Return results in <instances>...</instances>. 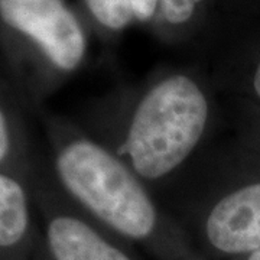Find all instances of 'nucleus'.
Instances as JSON below:
<instances>
[{
	"label": "nucleus",
	"mask_w": 260,
	"mask_h": 260,
	"mask_svg": "<svg viewBox=\"0 0 260 260\" xmlns=\"http://www.w3.org/2000/svg\"><path fill=\"white\" fill-rule=\"evenodd\" d=\"M52 175L67 194L155 260H208L152 188L102 142L59 120L49 124Z\"/></svg>",
	"instance_id": "nucleus-1"
},
{
	"label": "nucleus",
	"mask_w": 260,
	"mask_h": 260,
	"mask_svg": "<svg viewBox=\"0 0 260 260\" xmlns=\"http://www.w3.org/2000/svg\"><path fill=\"white\" fill-rule=\"evenodd\" d=\"M109 116L107 129L95 139L152 188L174 177L201 148L213 126L214 97L201 80L172 73L121 94Z\"/></svg>",
	"instance_id": "nucleus-2"
},
{
	"label": "nucleus",
	"mask_w": 260,
	"mask_h": 260,
	"mask_svg": "<svg viewBox=\"0 0 260 260\" xmlns=\"http://www.w3.org/2000/svg\"><path fill=\"white\" fill-rule=\"evenodd\" d=\"M32 201L42 218V237L52 260H143L136 246L77 204L52 171L32 167Z\"/></svg>",
	"instance_id": "nucleus-3"
},
{
	"label": "nucleus",
	"mask_w": 260,
	"mask_h": 260,
	"mask_svg": "<svg viewBox=\"0 0 260 260\" xmlns=\"http://www.w3.org/2000/svg\"><path fill=\"white\" fill-rule=\"evenodd\" d=\"M182 227L208 260H237L260 251V177L217 188Z\"/></svg>",
	"instance_id": "nucleus-4"
},
{
	"label": "nucleus",
	"mask_w": 260,
	"mask_h": 260,
	"mask_svg": "<svg viewBox=\"0 0 260 260\" xmlns=\"http://www.w3.org/2000/svg\"><path fill=\"white\" fill-rule=\"evenodd\" d=\"M0 18L28 37L58 73L70 74L83 62L85 35L62 0H0Z\"/></svg>",
	"instance_id": "nucleus-5"
},
{
	"label": "nucleus",
	"mask_w": 260,
	"mask_h": 260,
	"mask_svg": "<svg viewBox=\"0 0 260 260\" xmlns=\"http://www.w3.org/2000/svg\"><path fill=\"white\" fill-rule=\"evenodd\" d=\"M29 179L0 172V260H32L41 233L32 217Z\"/></svg>",
	"instance_id": "nucleus-6"
},
{
	"label": "nucleus",
	"mask_w": 260,
	"mask_h": 260,
	"mask_svg": "<svg viewBox=\"0 0 260 260\" xmlns=\"http://www.w3.org/2000/svg\"><path fill=\"white\" fill-rule=\"evenodd\" d=\"M32 167L18 107L9 93H0V172L29 179Z\"/></svg>",
	"instance_id": "nucleus-7"
},
{
	"label": "nucleus",
	"mask_w": 260,
	"mask_h": 260,
	"mask_svg": "<svg viewBox=\"0 0 260 260\" xmlns=\"http://www.w3.org/2000/svg\"><path fill=\"white\" fill-rule=\"evenodd\" d=\"M94 19L104 28L120 30L135 19L133 0H85Z\"/></svg>",
	"instance_id": "nucleus-8"
},
{
	"label": "nucleus",
	"mask_w": 260,
	"mask_h": 260,
	"mask_svg": "<svg viewBox=\"0 0 260 260\" xmlns=\"http://www.w3.org/2000/svg\"><path fill=\"white\" fill-rule=\"evenodd\" d=\"M203 0H159L158 10L162 20L172 25L181 26L194 18L197 9Z\"/></svg>",
	"instance_id": "nucleus-9"
},
{
	"label": "nucleus",
	"mask_w": 260,
	"mask_h": 260,
	"mask_svg": "<svg viewBox=\"0 0 260 260\" xmlns=\"http://www.w3.org/2000/svg\"><path fill=\"white\" fill-rule=\"evenodd\" d=\"M159 0H133L135 19L140 22H148L156 15Z\"/></svg>",
	"instance_id": "nucleus-10"
},
{
	"label": "nucleus",
	"mask_w": 260,
	"mask_h": 260,
	"mask_svg": "<svg viewBox=\"0 0 260 260\" xmlns=\"http://www.w3.org/2000/svg\"><path fill=\"white\" fill-rule=\"evenodd\" d=\"M249 88H250V93H249L250 97L260 107V58L257 59V62L254 64V67H253Z\"/></svg>",
	"instance_id": "nucleus-11"
},
{
	"label": "nucleus",
	"mask_w": 260,
	"mask_h": 260,
	"mask_svg": "<svg viewBox=\"0 0 260 260\" xmlns=\"http://www.w3.org/2000/svg\"><path fill=\"white\" fill-rule=\"evenodd\" d=\"M32 260H52L51 254L48 253L47 246H45V242H44V237H42V233L39 236V240H38L37 249H35Z\"/></svg>",
	"instance_id": "nucleus-12"
},
{
	"label": "nucleus",
	"mask_w": 260,
	"mask_h": 260,
	"mask_svg": "<svg viewBox=\"0 0 260 260\" xmlns=\"http://www.w3.org/2000/svg\"><path fill=\"white\" fill-rule=\"evenodd\" d=\"M237 260H260V251L251 253V254H249V256H246V257H242V259H237Z\"/></svg>",
	"instance_id": "nucleus-13"
}]
</instances>
